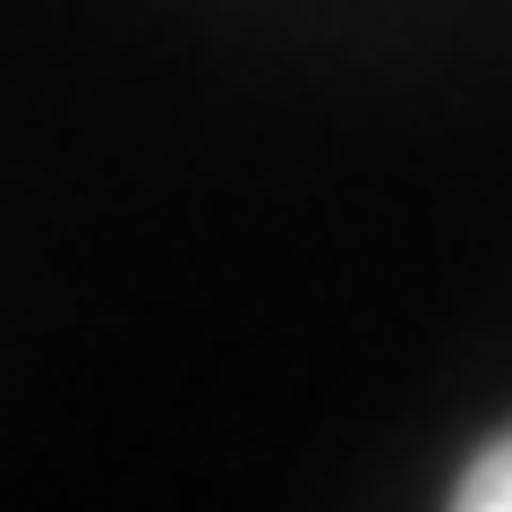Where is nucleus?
<instances>
[{
  "label": "nucleus",
  "mask_w": 512,
  "mask_h": 512,
  "mask_svg": "<svg viewBox=\"0 0 512 512\" xmlns=\"http://www.w3.org/2000/svg\"><path fill=\"white\" fill-rule=\"evenodd\" d=\"M461 504H470V512H512V427L461 470Z\"/></svg>",
  "instance_id": "f257e3e1"
}]
</instances>
